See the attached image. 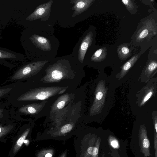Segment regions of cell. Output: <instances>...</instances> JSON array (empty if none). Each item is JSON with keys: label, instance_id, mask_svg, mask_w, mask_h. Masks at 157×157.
<instances>
[{"label": "cell", "instance_id": "cell-17", "mask_svg": "<svg viewBox=\"0 0 157 157\" xmlns=\"http://www.w3.org/2000/svg\"><path fill=\"white\" fill-rule=\"evenodd\" d=\"M101 141V138L99 137L95 142L93 149L92 157H98L99 149Z\"/></svg>", "mask_w": 157, "mask_h": 157}, {"label": "cell", "instance_id": "cell-9", "mask_svg": "<svg viewBox=\"0 0 157 157\" xmlns=\"http://www.w3.org/2000/svg\"><path fill=\"white\" fill-rule=\"evenodd\" d=\"M93 41V33L89 32L83 38L78 51V59L79 61L82 63L88 48L91 44Z\"/></svg>", "mask_w": 157, "mask_h": 157}, {"label": "cell", "instance_id": "cell-29", "mask_svg": "<svg viewBox=\"0 0 157 157\" xmlns=\"http://www.w3.org/2000/svg\"><path fill=\"white\" fill-rule=\"evenodd\" d=\"M102 157H105V153L104 152H103L102 153Z\"/></svg>", "mask_w": 157, "mask_h": 157}, {"label": "cell", "instance_id": "cell-22", "mask_svg": "<svg viewBox=\"0 0 157 157\" xmlns=\"http://www.w3.org/2000/svg\"><path fill=\"white\" fill-rule=\"evenodd\" d=\"M157 63L156 62L153 61L151 62L149 65L148 69L150 71H152L155 70L157 67Z\"/></svg>", "mask_w": 157, "mask_h": 157}, {"label": "cell", "instance_id": "cell-30", "mask_svg": "<svg viewBox=\"0 0 157 157\" xmlns=\"http://www.w3.org/2000/svg\"></svg>", "mask_w": 157, "mask_h": 157}, {"label": "cell", "instance_id": "cell-23", "mask_svg": "<svg viewBox=\"0 0 157 157\" xmlns=\"http://www.w3.org/2000/svg\"><path fill=\"white\" fill-rule=\"evenodd\" d=\"M94 146H91L87 148V152L89 155L92 156Z\"/></svg>", "mask_w": 157, "mask_h": 157}, {"label": "cell", "instance_id": "cell-21", "mask_svg": "<svg viewBox=\"0 0 157 157\" xmlns=\"http://www.w3.org/2000/svg\"><path fill=\"white\" fill-rule=\"evenodd\" d=\"M11 90V89L9 88H0V98L7 94Z\"/></svg>", "mask_w": 157, "mask_h": 157}, {"label": "cell", "instance_id": "cell-13", "mask_svg": "<svg viewBox=\"0 0 157 157\" xmlns=\"http://www.w3.org/2000/svg\"><path fill=\"white\" fill-rule=\"evenodd\" d=\"M107 49L104 47L96 51L91 57V61L94 62H99L103 60L106 57Z\"/></svg>", "mask_w": 157, "mask_h": 157}, {"label": "cell", "instance_id": "cell-8", "mask_svg": "<svg viewBox=\"0 0 157 157\" xmlns=\"http://www.w3.org/2000/svg\"><path fill=\"white\" fill-rule=\"evenodd\" d=\"M32 43L37 48L43 51H50L52 48L49 40L36 34H33L29 38Z\"/></svg>", "mask_w": 157, "mask_h": 157}, {"label": "cell", "instance_id": "cell-7", "mask_svg": "<svg viewBox=\"0 0 157 157\" xmlns=\"http://www.w3.org/2000/svg\"><path fill=\"white\" fill-rule=\"evenodd\" d=\"M94 1V0H71L70 3L73 4L72 10H74L72 17L78 15L87 10Z\"/></svg>", "mask_w": 157, "mask_h": 157}, {"label": "cell", "instance_id": "cell-10", "mask_svg": "<svg viewBox=\"0 0 157 157\" xmlns=\"http://www.w3.org/2000/svg\"><path fill=\"white\" fill-rule=\"evenodd\" d=\"M142 26L138 31L136 34L137 36L136 40L139 41L142 40L147 37L152 31H156V26L155 24L152 23V21L148 20L145 22Z\"/></svg>", "mask_w": 157, "mask_h": 157}, {"label": "cell", "instance_id": "cell-6", "mask_svg": "<svg viewBox=\"0 0 157 157\" xmlns=\"http://www.w3.org/2000/svg\"><path fill=\"white\" fill-rule=\"evenodd\" d=\"M138 141L141 153L144 155V157H147L150 156V142L147 135V131L144 128L141 127L139 130Z\"/></svg>", "mask_w": 157, "mask_h": 157}, {"label": "cell", "instance_id": "cell-14", "mask_svg": "<svg viewBox=\"0 0 157 157\" xmlns=\"http://www.w3.org/2000/svg\"><path fill=\"white\" fill-rule=\"evenodd\" d=\"M30 130V128L27 129L17 140L13 149V152L14 154L18 151L23 145L24 141L28 135Z\"/></svg>", "mask_w": 157, "mask_h": 157}, {"label": "cell", "instance_id": "cell-25", "mask_svg": "<svg viewBox=\"0 0 157 157\" xmlns=\"http://www.w3.org/2000/svg\"><path fill=\"white\" fill-rule=\"evenodd\" d=\"M103 97V93L101 92H98L96 94V98L98 100H100Z\"/></svg>", "mask_w": 157, "mask_h": 157}, {"label": "cell", "instance_id": "cell-4", "mask_svg": "<svg viewBox=\"0 0 157 157\" xmlns=\"http://www.w3.org/2000/svg\"><path fill=\"white\" fill-rule=\"evenodd\" d=\"M25 59L23 54L0 47V64L13 68L17 63L23 61Z\"/></svg>", "mask_w": 157, "mask_h": 157}, {"label": "cell", "instance_id": "cell-12", "mask_svg": "<svg viewBox=\"0 0 157 157\" xmlns=\"http://www.w3.org/2000/svg\"><path fill=\"white\" fill-rule=\"evenodd\" d=\"M117 52L119 58L124 60L131 55V51L127 44H121L118 46Z\"/></svg>", "mask_w": 157, "mask_h": 157}, {"label": "cell", "instance_id": "cell-11", "mask_svg": "<svg viewBox=\"0 0 157 157\" xmlns=\"http://www.w3.org/2000/svg\"><path fill=\"white\" fill-rule=\"evenodd\" d=\"M43 106V104L33 103L24 105L20 108L19 110L20 113L24 114H36L42 109Z\"/></svg>", "mask_w": 157, "mask_h": 157}, {"label": "cell", "instance_id": "cell-15", "mask_svg": "<svg viewBox=\"0 0 157 157\" xmlns=\"http://www.w3.org/2000/svg\"><path fill=\"white\" fill-rule=\"evenodd\" d=\"M60 97L56 101L55 104L54 105V106L55 107H55L56 110L62 109L67 102L69 96L68 94H64Z\"/></svg>", "mask_w": 157, "mask_h": 157}, {"label": "cell", "instance_id": "cell-18", "mask_svg": "<svg viewBox=\"0 0 157 157\" xmlns=\"http://www.w3.org/2000/svg\"><path fill=\"white\" fill-rule=\"evenodd\" d=\"M109 143L112 147L115 149H118L120 147V145L117 140L114 136L110 135L108 137Z\"/></svg>", "mask_w": 157, "mask_h": 157}, {"label": "cell", "instance_id": "cell-16", "mask_svg": "<svg viewBox=\"0 0 157 157\" xmlns=\"http://www.w3.org/2000/svg\"><path fill=\"white\" fill-rule=\"evenodd\" d=\"M122 2L125 5L128 11L131 14H134L137 10V6L134 2L131 0H123Z\"/></svg>", "mask_w": 157, "mask_h": 157}, {"label": "cell", "instance_id": "cell-24", "mask_svg": "<svg viewBox=\"0 0 157 157\" xmlns=\"http://www.w3.org/2000/svg\"><path fill=\"white\" fill-rule=\"evenodd\" d=\"M152 95V92H151L147 95L144 98V102H145L148 100L151 97Z\"/></svg>", "mask_w": 157, "mask_h": 157}, {"label": "cell", "instance_id": "cell-28", "mask_svg": "<svg viewBox=\"0 0 157 157\" xmlns=\"http://www.w3.org/2000/svg\"><path fill=\"white\" fill-rule=\"evenodd\" d=\"M29 142V141L27 140H25L24 141V143H25L26 145L28 144L27 143Z\"/></svg>", "mask_w": 157, "mask_h": 157}, {"label": "cell", "instance_id": "cell-2", "mask_svg": "<svg viewBox=\"0 0 157 157\" xmlns=\"http://www.w3.org/2000/svg\"><path fill=\"white\" fill-rule=\"evenodd\" d=\"M63 60H59L48 67L46 69V75L42 79L45 82H58L63 79L69 72V69L64 64Z\"/></svg>", "mask_w": 157, "mask_h": 157}, {"label": "cell", "instance_id": "cell-19", "mask_svg": "<svg viewBox=\"0 0 157 157\" xmlns=\"http://www.w3.org/2000/svg\"><path fill=\"white\" fill-rule=\"evenodd\" d=\"M10 125L3 126L0 125V137L8 132L10 129Z\"/></svg>", "mask_w": 157, "mask_h": 157}, {"label": "cell", "instance_id": "cell-27", "mask_svg": "<svg viewBox=\"0 0 157 157\" xmlns=\"http://www.w3.org/2000/svg\"><path fill=\"white\" fill-rule=\"evenodd\" d=\"M52 154L50 153L47 154L45 155V157H52Z\"/></svg>", "mask_w": 157, "mask_h": 157}, {"label": "cell", "instance_id": "cell-5", "mask_svg": "<svg viewBox=\"0 0 157 157\" xmlns=\"http://www.w3.org/2000/svg\"><path fill=\"white\" fill-rule=\"evenodd\" d=\"M53 0H50L46 3L38 6L34 11L25 19L26 21H33L41 19V20H47L50 15L51 6Z\"/></svg>", "mask_w": 157, "mask_h": 157}, {"label": "cell", "instance_id": "cell-1", "mask_svg": "<svg viewBox=\"0 0 157 157\" xmlns=\"http://www.w3.org/2000/svg\"><path fill=\"white\" fill-rule=\"evenodd\" d=\"M67 87H41L31 90L23 94L17 99L19 101L44 100L57 94L63 93Z\"/></svg>", "mask_w": 157, "mask_h": 157}, {"label": "cell", "instance_id": "cell-20", "mask_svg": "<svg viewBox=\"0 0 157 157\" xmlns=\"http://www.w3.org/2000/svg\"><path fill=\"white\" fill-rule=\"evenodd\" d=\"M73 126L70 124H67L63 126L61 129V132L63 134L70 131L72 128Z\"/></svg>", "mask_w": 157, "mask_h": 157}, {"label": "cell", "instance_id": "cell-3", "mask_svg": "<svg viewBox=\"0 0 157 157\" xmlns=\"http://www.w3.org/2000/svg\"><path fill=\"white\" fill-rule=\"evenodd\" d=\"M48 60L39 61L25 65L18 69L11 77L12 80L25 78L39 72Z\"/></svg>", "mask_w": 157, "mask_h": 157}, {"label": "cell", "instance_id": "cell-26", "mask_svg": "<svg viewBox=\"0 0 157 157\" xmlns=\"http://www.w3.org/2000/svg\"><path fill=\"white\" fill-rule=\"evenodd\" d=\"M3 110L0 108V119L2 118L3 117Z\"/></svg>", "mask_w": 157, "mask_h": 157}]
</instances>
